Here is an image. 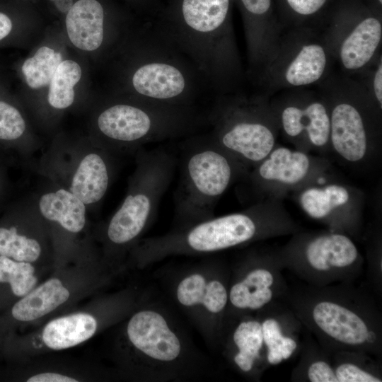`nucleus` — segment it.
<instances>
[{
	"label": "nucleus",
	"instance_id": "1",
	"mask_svg": "<svg viewBox=\"0 0 382 382\" xmlns=\"http://www.w3.org/2000/svg\"><path fill=\"white\" fill-rule=\"evenodd\" d=\"M209 125L208 112L197 106L154 103L135 99L115 103L98 115L96 144L116 157L136 154L147 144L192 134Z\"/></svg>",
	"mask_w": 382,
	"mask_h": 382
},
{
	"label": "nucleus",
	"instance_id": "2",
	"mask_svg": "<svg viewBox=\"0 0 382 382\" xmlns=\"http://www.w3.org/2000/svg\"><path fill=\"white\" fill-rule=\"evenodd\" d=\"M183 150L175 212L178 219L193 224L213 217L221 197L235 182L244 180L250 170L209 134L192 138Z\"/></svg>",
	"mask_w": 382,
	"mask_h": 382
},
{
	"label": "nucleus",
	"instance_id": "3",
	"mask_svg": "<svg viewBox=\"0 0 382 382\" xmlns=\"http://www.w3.org/2000/svg\"><path fill=\"white\" fill-rule=\"evenodd\" d=\"M144 35L141 57L131 76L135 99L164 105L197 106L212 92L190 59L154 28Z\"/></svg>",
	"mask_w": 382,
	"mask_h": 382
},
{
	"label": "nucleus",
	"instance_id": "4",
	"mask_svg": "<svg viewBox=\"0 0 382 382\" xmlns=\"http://www.w3.org/2000/svg\"><path fill=\"white\" fill-rule=\"evenodd\" d=\"M209 111L210 138L249 170L265 159L276 146L277 117L259 98L216 96Z\"/></svg>",
	"mask_w": 382,
	"mask_h": 382
},
{
	"label": "nucleus",
	"instance_id": "5",
	"mask_svg": "<svg viewBox=\"0 0 382 382\" xmlns=\"http://www.w3.org/2000/svg\"><path fill=\"white\" fill-rule=\"evenodd\" d=\"M125 197L106 227L110 245L125 247L146 229L169 187L176 168V158L167 149H140Z\"/></svg>",
	"mask_w": 382,
	"mask_h": 382
},
{
	"label": "nucleus",
	"instance_id": "6",
	"mask_svg": "<svg viewBox=\"0 0 382 382\" xmlns=\"http://www.w3.org/2000/svg\"><path fill=\"white\" fill-rule=\"evenodd\" d=\"M115 158L96 143L84 148L52 149L45 154L40 168L49 180L69 190L88 208H93L112 183Z\"/></svg>",
	"mask_w": 382,
	"mask_h": 382
},
{
	"label": "nucleus",
	"instance_id": "7",
	"mask_svg": "<svg viewBox=\"0 0 382 382\" xmlns=\"http://www.w3.org/2000/svg\"><path fill=\"white\" fill-rule=\"evenodd\" d=\"M282 209L279 199L260 200L243 212L194 224L181 235L149 242V250L181 246V250L209 253L234 247L255 238L270 216Z\"/></svg>",
	"mask_w": 382,
	"mask_h": 382
},
{
	"label": "nucleus",
	"instance_id": "8",
	"mask_svg": "<svg viewBox=\"0 0 382 382\" xmlns=\"http://www.w3.org/2000/svg\"><path fill=\"white\" fill-rule=\"evenodd\" d=\"M330 151L351 168H365L379 156V128L368 102L349 94L328 100Z\"/></svg>",
	"mask_w": 382,
	"mask_h": 382
},
{
	"label": "nucleus",
	"instance_id": "9",
	"mask_svg": "<svg viewBox=\"0 0 382 382\" xmlns=\"http://www.w3.org/2000/svg\"><path fill=\"white\" fill-rule=\"evenodd\" d=\"M329 169V162L324 158L275 146L244 180L258 201L279 199L291 191L328 181Z\"/></svg>",
	"mask_w": 382,
	"mask_h": 382
},
{
	"label": "nucleus",
	"instance_id": "10",
	"mask_svg": "<svg viewBox=\"0 0 382 382\" xmlns=\"http://www.w3.org/2000/svg\"><path fill=\"white\" fill-rule=\"evenodd\" d=\"M273 112L279 127L296 149L308 154L330 151V121L326 100L315 98L291 100Z\"/></svg>",
	"mask_w": 382,
	"mask_h": 382
},
{
	"label": "nucleus",
	"instance_id": "11",
	"mask_svg": "<svg viewBox=\"0 0 382 382\" xmlns=\"http://www.w3.org/2000/svg\"><path fill=\"white\" fill-rule=\"evenodd\" d=\"M296 193L301 209L316 220L332 222L355 219L363 208V193L338 180L312 185Z\"/></svg>",
	"mask_w": 382,
	"mask_h": 382
},
{
	"label": "nucleus",
	"instance_id": "12",
	"mask_svg": "<svg viewBox=\"0 0 382 382\" xmlns=\"http://www.w3.org/2000/svg\"><path fill=\"white\" fill-rule=\"evenodd\" d=\"M127 335L129 342L150 359L170 362L181 350L180 340L160 313L150 310L136 313L129 320Z\"/></svg>",
	"mask_w": 382,
	"mask_h": 382
},
{
	"label": "nucleus",
	"instance_id": "13",
	"mask_svg": "<svg viewBox=\"0 0 382 382\" xmlns=\"http://www.w3.org/2000/svg\"><path fill=\"white\" fill-rule=\"evenodd\" d=\"M47 185L33 199L43 222L68 235L82 233L87 225L86 205L65 187L50 180Z\"/></svg>",
	"mask_w": 382,
	"mask_h": 382
},
{
	"label": "nucleus",
	"instance_id": "14",
	"mask_svg": "<svg viewBox=\"0 0 382 382\" xmlns=\"http://www.w3.org/2000/svg\"><path fill=\"white\" fill-rule=\"evenodd\" d=\"M71 296L61 279L50 278L18 299L0 318V332L17 323H28L44 317L63 305Z\"/></svg>",
	"mask_w": 382,
	"mask_h": 382
},
{
	"label": "nucleus",
	"instance_id": "15",
	"mask_svg": "<svg viewBox=\"0 0 382 382\" xmlns=\"http://www.w3.org/2000/svg\"><path fill=\"white\" fill-rule=\"evenodd\" d=\"M328 52L323 44L308 41L297 45L285 57L277 69L282 84L293 88L316 83L324 76L328 66Z\"/></svg>",
	"mask_w": 382,
	"mask_h": 382
},
{
	"label": "nucleus",
	"instance_id": "16",
	"mask_svg": "<svg viewBox=\"0 0 382 382\" xmlns=\"http://www.w3.org/2000/svg\"><path fill=\"white\" fill-rule=\"evenodd\" d=\"M313 319L330 337L342 344L361 345L369 338L365 321L349 308L331 301H320L313 308Z\"/></svg>",
	"mask_w": 382,
	"mask_h": 382
},
{
	"label": "nucleus",
	"instance_id": "17",
	"mask_svg": "<svg viewBox=\"0 0 382 382\" xmlns=\"http://www.w3.org/2000/svg\"><path fill=\"white\" fill-rule=\"evenodd\" d=\"M105 7L99 0H76L66 14L65 24L73 45L85 51H93L105 37Z\"/></svg>",
	"mask_w": 382,
	"mask_h": 382
},
{
	"label": "nucleus",
	"instance_id": "18",
	"mask_svg": "<svg viewBox=\"0 0 382 382\" xmlns=\"http://www.w3.org/2000/svg\"><path fill=\"white\" fill-rule=\"evenodd\" d=\"M382 38L381 21L367 17L342 38L338 47L341 65L347 71H357L368 64L376 54Z\"/></svg>",
	"mask_w": 382,
	"mask_h": 382
},
{
	"label": "nucleus",
	"instance_id": "19",
	"mask_svg": "<svg viewBox=\"0 0 382 382\" xmlns=\"http://www.w3.org/2000/svg\"><path fill=\"white\" fill-rule=\"evenodd\" d=\"M358 256L353 241L337 233L318 236L309 241L304 249L306 262L318 271L348 267L356 262Z\"/></svg>",
	"mask_w": 382,
	"mask_h": 382
},
{
	"label": "nucleus",
	"instance_id": "20",
	"mask_svg": "<svg viewBox=\"0 0 382 382\" xmlns=\"http://www.w3.org/2000/svg\"><path fill=\"white\" fill-rule=\"evenodd\" d=\"M98 329L96 318L84 312L56 318L44 327L41 338L43 344L52 350L66 349L90 338Z\"/></svg>",
	"mask_w": 382,
	"mask_h": 382
},
{
	"label": "nucleus",
	"instance_id": "21",
	"mask_svg": "<svg viewBox=\"0 0 382 382\" xmlns=\"http://www.w3.org/2000/svg\"><path fill=\"white\" fill-rule=\"evenodd\" d=\"M37 214L30 225L13 224L0 226V255L18 261L34 263L42 255L45 241L40 233L34 231V224L40 218ZM41 218V217H40Z\"/></svg>",
	"mask_w": 382,
	"mask_h": 382
},
{
	"label": "nucleus",
	"instance_id": "22",
	"mask_svg": "<svg viewBox=\"0 0 382 382\" xmlns=\"http://www.w3.org/2000/svg\"><path fill=\"white\" fill-rule=\"evenodd\" d=\"M178 301L186 306L202 305L211 313L221 312L228 301L224 284L217 280L207 281L199 274H190L181 280L177 288Z\"/></svg>",
	"mask_w": 382,
	"mask_h": 382
},
{
	"label": "nucleus",
	"instance_id": "23",
	"mask_svg": "<svg viewBox=\"0 0 382 382\" xmlns=\"http://www.w3.org/2000/svg\"><path fill=\"white\" fill-rule=\"evenodd\" d=\"M33 263L0 255V309L10 307L37 284Z\"/></svg>",
	"mask_w": 382,
	"mask_h": 382
},
{
	"label": "nucleus",
	"instance_id": "24",
	"mask_svg": "<svg viewBox=\"0 0 382 382\" xmlns=\"http://www.w3.org/2000/svg\"><path fill=\"white\" fill-rule=\"evenodd\" d=\"M82 71L73 60L62 61L50 83L47 100L55 109H66L74 101V86L79 81Z\"/></svg>",
	"mask_w": 382,
	"mask_h": 382
},
{
	"label": "nucleus",
	"instance_id": "25",
	"mask_svg": "<svg viewBox=\"0 0 382 382\" xmlns=\"http://www.w3.org/2000/svg\"><path fill=\"white\" fill-rule=\"evenodd\" d=\"M233 341L238 349L235 363L242 371H250L263 343L262 325L255 320L241 323L234 332Z\"/></svg>",
	"mask_w": 382,
	"mask_h": 382
},
{
	"label": "nucleus",
	"instance_id": "26",
	"mask_svg": "<svg viewBox=\"0 0 382 382\" xmlns=\"http://www.w3.org/2000/svg\"><path fill=\"white\" fill-rule=\"evenodd\" d=\"M62 59L59 52L48 47H41L33 57L22 65V72L28 86L38 89L50 84Z\"/></svg>",
	"mask_w": 382,
	"mask_h": 382
},
{
	"label": "nucleus",
	"instance_id": "27",
	"mask_svg": "<svg viewBox=\"0 0 382 382\" xmlns=\"http://www.w3.org/2000/svg\"><path fill=\"white\" fill-rule=\"evenodd\" d=\"M274 282L272 273L258 268L249 272L241 282L235 284L229 292L231 303L238 308H248L253 294L259 289L270 287Z\"/></svg>",
	"mask_w": 382,
	"mask_h": 382
},
{
	"label": "nucleus",
	"instance_id": "28",
	"mask_svg": "<svg viewBox=\"0 0 382 382\" xmlns=\"http://www.w3.org/2000/svg\"><path fill=\"white\" fill-rule=\"evenodd\" d=\"M26 129L25 121L14 106L0 101V140L19 139Z\"/></svg>",
	"mask_w": 382,
	"mask_h": 382
},
{
	"label": "nucleus",
	"instance_id": "29",
	"mask_svg": "<svg viewBox=\"0 0 382 382\" xmlns=\"http://www.w3.org/2000/svg\"><path fill=\"white\" fill-rule=\"evenodd\" d=\"M262 330L263 342L267 347V361L272 364L282 362L285 336L282 335L279 323L273 318L267 319L262 324Z\"/></svg>",
	"mask_w": 382,
	"mask_h": 382
},
{
	"label": "nucleus",
	"instance_id": "30",
	"mask_svg": "<svg viewBox=\"0 0 382 382\" xmlns=\"http://www.w3.org/2000/svg\"><path fill=\"white\" fill-rule=\"evenodd\" d=\"M338 382H380L381 380L364 371L359 366L345 363L340 364L335 371Z\"/></svg>",
	"mask_w": 382,
	"mask_h": 382
},
{
	"label": "nucleus",
	"instance_id": "31",
	"mask_svg": "<svg viewBox=\"0 0 382 382\" xmlns=\"http://www.w3.org/2000/svg\"><path fill=\"white\" fill-rule=\"evenodd\" d=\"M308 376L312 382H338L335 371L328 363L323 361L311 364Z\"/></svg>",
	"mask_w": 382,
	"mask_h": 382
},
{
	"label": "nucleus",
	"instance_id": "32",
	"mask_svg": "<svg viewBox=\"0 0 382 382\" xmlns=\"http://www.w3.org/2000/svg\"><path fill=\"white\" fill-rule=\"evenodd\" d=\"M327 0H286L290 8L301 16H310L319 11Z\"/></svg>",
	"mask_w": 382,
	"mask_h": 382
},
{
	"label": "nucleus",
	"instance_id": "33",
	"mask_svg": "<svg viewBox=\"0 0 382 382\" xmlns=\"http://www.w3.org/2000/svg\"><path fill=\"white\" fill-rule=\"evenodd\" d=\"M28 382H77L76 378L55 372H44L35 374L26 380Z\"/></svg>",
	"mask_w": 382,
	"mask_h": 382
},
{
	"label": "nucleus",
	"instance_id": "34",
	"mask_svg": "<svg viewBox=\"0 0 382 382\" xmlns=\"http://www.w3.org/2000/svg\"><path fill=\"white\" fill-rule=\"evenodd\" d=\"M241 1L247 12L255 17L266 14L271 6V0H241Z\"/></svg>",
	"mask_w": 382,
	"mask_h": 382
},
{
	"label": "nucleus",
	"instance_id": "35",
	"mask_svg": "<svg viewBox=\"0 0 382 382\" xmlns=\"http://www.w3.org/2000/svg\"><path fill=\"white\" fill-rule=\"evenodd\" d=\"M372 90L375 101L381 110L382 108V63L381 59L376 69L373 76Z\"/></svg>",
	"mask_w": 382,
	"mask_h": 382
},
{
	"label": "nucleus",
	"instance_id": "36",
	"mask_svg": "<svg viewBox=\"0 0 382 382\" xmlns=\"http://www.w3.org/2000/svg\"><path fill=\"white\" fill-rule=\"evenodd\" d=\"M12 28L13 23L10 16L5 12L0 11V40L10 33Z\"/></svg>",
	"mask_w": 382,
	"mask_h": 382
},
{
	"label": "nucleus",
	"instance_id": "37",
	"mask_svg": "<svg viewBox=\"0 0 382 382\" xmlns=\"http://www.w3.org/2000/svg\"><path fill=\"white\" fill-rule=\"evenodd\" d=\"M296 348V342L294 340L289 337H284L283 349H282V357L283 359H286L291 357L294 351Z\"/></svg>",
	"mask_w": 382,
	"mask_h": 382
},
{
	"label": "nucleus",
	"instance_id": "38",
	"mask_svg": "<svg viewBox=\"0 0 382 382\" xmlns=\"http://www.w3.org/2000/svg\"><path fill=\"white\" fill-rule=\"evenodd\" d=\"M378 1L381 4L382 3V0H378Z\"/></svg>",
	"mask_w": 382,
	"mask_h": 382
}]
</instances>
